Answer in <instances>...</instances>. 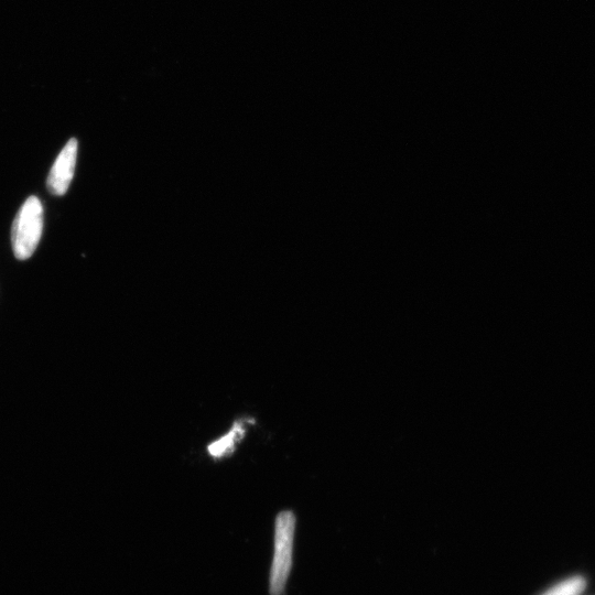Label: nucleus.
<instances>
[{"instance_id": "obj_4", "label": "nucleus", "mask_w": 595, "mask_h": 595, "mask_svg": "<svg viewBox=\"0 0 595 595\" xmlns=\"http://www.w3.org/2000/svg\"><path fill=\"white\" fill-rule=\"evenodd\" d=\"M244 435V429L241 425H235L229 435L216 441L209 447V452L213 457L219 458L224 454L229 453L233 450L235 442Z\"/></svg>"}, {"instance_id": "obj_1", "label": "nucleus", "mask_w": 595, "mask_h": 595, "mask_svg": "<svg viewBox=\"0 0 595 595\" xmlns=\"http://www.w3.org/2000/svg\"><path fill=\"white\" fill-rule=\"evenodd\" d=\"M43 231V207L41 201L31 196L19 210L12 231L15 257L26 261L37 250Z\"/></svg>"}, {"instance_id": "obj_5", "label": "nucleus", "mask_w": 595, "mask_h": 595, "mask_svg": "<svg viewBox=\"0 0 595 595\" xmlns=\"http://www.w3.org/2000/svg\"><path fill=\"white\" fill-rule=\"evenodd\" d=\"M587 588V581L582 577H572L557 584L543 595H581Z\"/></svg>"}, {"instance_id": "obj_2", "label": "nucleus", "mask_w": 595, "mask_h": 595, "mask_svg": "<svg viewBox=\"0 0 595 595\" xmlns=\"http://www.w3.org/2000/svg\"><path fill=\"white\" fill-rule=\"evenodd\" d=\"M296 529L295 514L281 512L276 519L275 555L270 571L269 592L272 595L284 593L292 566V547Z\"/></svg>"}, {"instance_id": "obj_3", "label": "nucleus", "mask_w": 595, "mask_h": 595, "mask_svg": "<svg viewBox=\"0 0 595 595\" xmlns=\"http://www.w3.org/2000/svg\"><path fill=\"white\" fill-rule=\"evenodd\" d=\"M78 140L72 138L61 150L47 179V188L53 196L62 197L70 188L78 158Z\"/></svg>"}]
</instances>
